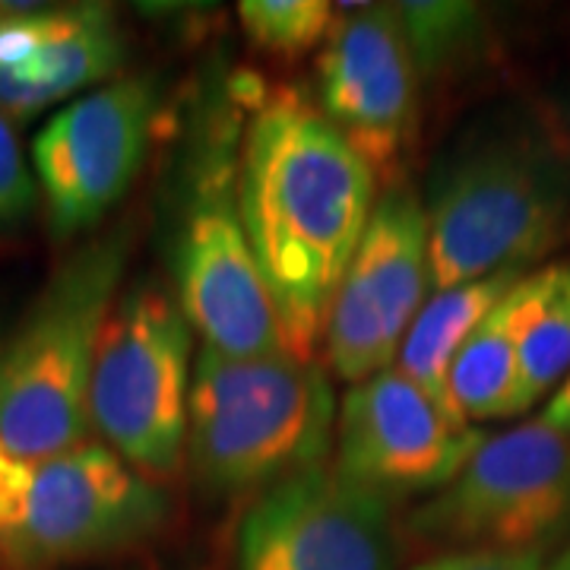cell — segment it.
Masks as SVG:
<instances>
[{
    "mask_svg": "<svg viewBox=\"0 0 570 570\" xmlns=\"http://www.w3.org/2000/svg\"><path fill=\"white\" fill-rule=\"evenodd\" d=\"M520 326L523 283L491 307L450 365L448 396L460 419L482 422L520 415Z\"/></svg>",
    "mask_w": 570,
    "mask_h": 570,
    "instance_id": "15",
    "label": "cell"
},
{
    "mask_svg": "<svg viewBox=\"0 0 570 570\" xmlns=\"http://www.w3.org/2000/svg\"><path fill=\"white\" fill-rule=\"evenodd\" d=\"M419 77L448 67L475 36L479 7L472 3H396Z\"/></svg>",
    "mask_w": 570,
    "mask_h": 570,
    "instance_id": "19",
    "label": "cell"
},
{
    "mask_svg": "<svg viewBox=\"0 0 570 570\" xmlns=\"http://www.w3.org/2000/svg\"><path fill=\"white\" fill-rule=\"evenodd\" d=\"M336 403L317 362L200 348L187 400V463L213 494H264L326 466Z\"/></svg>",
    "mask_w": 570,
    "mask_h": 570,
    "instance_id": "2",
    "label": "cell"
},
{
    "mask_svg": "<svg viewBox=\"0 0 570 570\" xmlns=\"http://www.w3.org/2000/svg\"><path fill=\"white\" fill-rule=\"evenodd\" d=\"M163 517V489L102 441L39 463L0 460V570H45L121 549Z\"/></svg>",
    "mask_w": 570,
    "mask_h": 570,
    "instance_id": "5",
    "label": "cell"
},
{
    "mask_svg": "<svg viewBox=\"0 0 570 570\" xmlns=\"http://www.w3.org/2000/svg\"><path fill=\"white\" fill-rule=\"evenodd\" d=\"M178 305L204 346L232 358L288 355L279 311L238 213V163L209 156L178 242Z\"/></svg>",
    "mask_w": 570,
    "mask_h": 570,
    "instance_id": "9",
    "label": "cell"
},
{
    "mask_svg": "<svg viewBox=\"0 0 570 570\" xmlns=\"http://www.w3.org/2000/svg\"><path fill=\"white\" fill-rule=\"evenodd\" d=\"M568 520L570 434L535 419L485 438L409 527L425 542L463 551H535Z\"/></svg>",
    "mask_w": 570,
    "mask_h": 570,
    "instance_id": "7",
    "label": "cell"
},
{
    "mask_svg": "<svg viewBox=\"0 0 570 570\" xmlns=\"http://www.w3.org/2000/svg\"><path fill=\"white\" fill-rule=\"evenodd\" d=\"M153 105L146 80H115L41 127L32 165L58 235L92 228L130 190L149 146Z\"/></svg>",
    "mask_w": 570,
    "mask_h": 570,
    "instance_id": "13",
    "label": "cell"
},
{
    "mask_svg": "<svg viewBox=\"0 0 570 570\" xmlns=\"http://www.w3.org/2000/svg\"><path fill=\"white\" fill-rule=\"evenodd\" d=\"M190 348L194 330L159 283L121 292L99 340L89 390L92 431L153 482L178 475L187 463Z\"/></svg>",
    "mask_w": 570,
    "mask_h": 570,
    "instance_id": "4",
    "label": "cell"
},
{
    "mask_svg": "<svg viewBox=\"0 0 570 570\" xmlns=\"http://www.w3.org/2000/svg\"><path fill=\"white\" fill-rule=\"evenodd\" d=\"M127 232L77 250L48 283L3 355L0 460L39 463L92 441L89 390L105 321L118 302Z\"/></svg>",
    "mask_w": 570,
    "mask_h": 570,
    "instance_id": "3",
    "label": "cell"
},
{
    "mask_svg": "<svg viewBox=\"0 0 570 570\" xmlns=\"http://www.w3.org/2000/svg\"><path fill=\"white\" fill-rule=\"evenodd\" d=\"M238 20L254 48L292 61L324 45L336 7L324 0H245L238 3Z\"/></svg>",
    "mask_w": 570,
    "mask_h": 570,
    "instance_id": "18",
    "label": "cell"
},
{
    "mask_svg": "<svg viewBox=\"0 0 570 570\" xmlns=\"http://www.w3.org/2000/svg\"><path fill=\"white\" fill-rule=\"evenodd\" d=\"M235 163L238 213L279 311L285 352L314 362L333 295L377 204V175L295 89L257 108Z\"/></svg>",
    "mask_w": 570,
    "mask_h": 570,
    "instance_id": "1",
    "label": "cell"
},
{
    "mask_svg": "<svg viewBox=\"0 0 570 570\" xmlns=\"http://www.w3.org/2000/svg\"><path fill=\"white\" fill-rule=\"evenodd\" d=\"M482 441V431L409 381L400 367H390L346 393L336 412L333 469L393 504L450 485Z\"/></svg>",
    "mask_w": 570,
    "mask_h": 570,
    "instance_id": "10",
    "label": "cell"
},
{
    "mask_svg": "<svg viewBox=\"0 0 570 570\" xmlns=\"http://www.w3.org/2000/svg\"><path fill=\"white\" fill-rule=\"evenodd\" d=\"M415 570H554L539 551H450Z\"/></svg>",
    "mask_w": 570,
    "mask_h": 570,
    "instance_id": "21",
    "label": "cell"
},
{
    "mask_svg": "<svg viewBox=\"0 0 570 570\" xmlns=\"http://www.w3.org/2000/svg\"><path fill=\"white\" fill-rule=\"evenodd\" d=\"M551 568L554 570H570V549L558 558V561H551Z\"/></svg>",
    "mask_w": 570,
    "mask_h": 570,
    "instance_id": "23",
    "label": "cell"
},
{
    "mask_svg": "<svg viewBox=\"0 0 570 570\" xmlns=\"http://www.w3.org/2000/svg\"><path fill=\"white\" fill-rule=\"evenodd\" d=\"M384 498L321 466L250 501L238 530V570H396Z\"/></svg>",
    "mask_w": 570,
    "mask_h": 570,
    "instance_id": "12",
    "label": "cell"
},
{
    "mask_svg": "<svg viewBox=\"0 0 570 570\" xmlns=\"http://www.w3.org/2000/svg\"><path fill=\"white\" fill-rule=\"evenodd\" d=\"M425 213L431 285L444 292L510 269L530 273L561 245L568 187L549 159L501 142L450 168Z\"/></svg>",
    "mask_w": 570,
    "mask_h": 570,
    "instance_id": "6",
    "label": "cell"
},
{
    "mask_svg": "<svg viewBox=\"0 0 570 570\" xmlns=\"http://www.w3.org/2000/svg\"><path fill=\"white\" fill-rule=\"evenodd\" d=\"M542 422H549L551 428L558 431H568L570 434V377L561 384V387L551 393L549 406L542 412Z\"/></svg>",
    "mask_w": 570,
    "mask_h": 570,
    "instance_id": "22",
    "label": "cell"
},
{
    "mask_svg": "<svg viewBox=\"0 0 570 570\" xmlns=\"http://www.w3.org/2000/svg\"><path fill=\"white\" fill-rule=\"evenodd\" d=\"M3 355H7V348H0V371H3Z\"/></svg>",
    "mask_w": 570,
    "mask_h": 570,
    "instance_id": "24",
    "label": "cell"
},
{
    "mask_svg": "<svg viewBox=\"0 0 570 570\" xmlns=\"http://www.w3.org/2000/svg\"><path fill=\"white\" fill-rule=\"evenodd\" d=\"M121 55L115 13L99 3L0 10V115L7 121L36 118L108 80Z\"/></svg>",
    "mask_w": 570,
    "mask_h": 570,
    "instance_id": "14",
    "label": "cell"
},
{
    "mask_svg": "<svg viewBox=\"0 0 570 570\" xmlns=\"http://www.w3.org/2000/svg\"><path fill=\"white\" fill-rule=\"evenodd\" d=\"M570 377V264L542 266L523 279L520 415Z\"/></svg>",
    "mask_w": 570,
    "mask_h": 570,
    "instance_id": "17",
    "label": "cell"
},
{
    "mask_svg": "<svg viewBox=\"0 0 570 570\" xmlns=\"http://www.w3.org/2000/svg\"><path fill=\"white\" fill-rule=\"evenodd\" d=\"M434 292L428 213L409 184H390L333 295L324 326L330 371L362 384L396 367L406 333Z\"/></svg>",
    "mask_w": 570,
    "mask_h": 570,
    "instance_id": "8",
    "label": "cell"
},
{
    "mask_svg": "<svg viewBox=\"0 0 570 570\" xmlns=\"http://www.w3.org/2000/svg\"><path fill=\"white\" fill-rule=\"evenodd\" d=\"M36 206V181L26 165L13 121L0 115V225L22 219Z\"/></svg>",
    "mask_w": 570,
    "mask_h": 570,
    "instance_id": "20",
    "label": "cell"
},
{
    "mask_svg": "<svg viewBox=\"0 0 570 570\" xmlns=\"http://www.w3.org/2000/svg\"><path fill=\"white\" fill-rule=\"evenodd\" d=\"M317 108L377 178L400 181L419 121V67L396 3H358L336 13L321 45Z\"/></svg>",
    "mask_w": 570,
    "mask_h": 570,
    "instance_id": "11",
    "label": "cell"
},
{
    "mask_svg": "<svg viewBox=\"0 0 570 570\" xmlns=\"http://www.w3.org/2000/svg\"><path fill=\"white\" fill-rule=\"evenodd\" d=\"M527 276L530 273L510 269V273H498V276L479 279V283L434 292L406 333L396 367L406 374L409 381H415L419 387L428 390L438 403L453 409L448 396V371L456 358V352L463 348L469 333L489 317L491 307L498 305L510 288L523 283Z\"/></svg>",
    "mask_w": 570,
    "mask_h": 570,
    "instance_id": "16",
    "label": "cell"
}]
</instances>
